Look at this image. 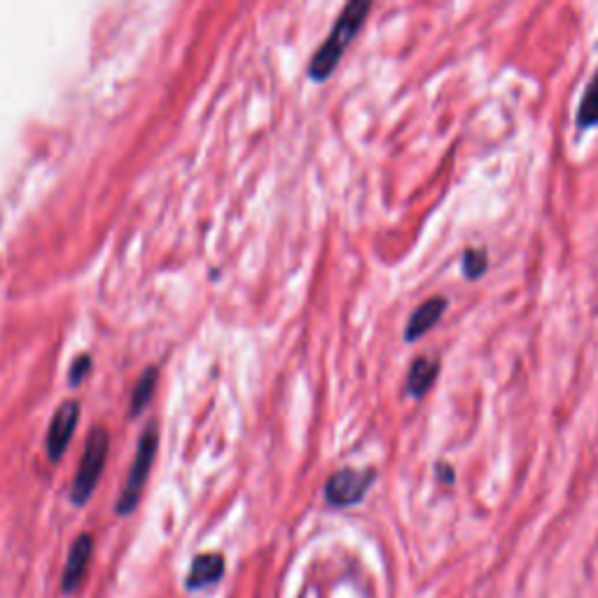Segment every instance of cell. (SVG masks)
I'll return each mask as SVG.
<instances>
[{"label":"cell","instance_id":"cell-1","mask_svg":"<svg viewBox=\"0 0 598 598\" xmlns=\"http://www.w3.org/2000/svg\"><path fill=\"white\" fill-rule=\"evenodd\" d=\"M370 10H372L370 0H353V3H349L339 12L330 35L318 47V52L314 54V59L309 64L312 80L320 82V80H328L332 76V70L341 61V54L347 52V47L351 45V41L356 38L362 24H365Z\"/></svg>","mask_w":598,"mask_h":598},{"label":"cell","instance_id":"cell-2","mask_svg":"<svg viewBox=\"0 0 598 598\" xmlns=\"http://www.w3.org/2000/svg\"><path fill=\"white\" fill-rule=\"evenodd\" d=\"M108 449H111V435H108L103 426H94L92 430H89L84 454L80 459L76 479H72V486H70L72 505H84L97 492L105 461H108Z\"/></svg>","mask_w":598,"mask_h":598},{"label":"cell","instance_id":"cell-3","mask_svg":"<svg viewBox=\"0 0 598 598\" xmlns=\"http://www.w3.org/2000/svg\"><path fill=\"white\" fill-rule=\"evenodd\" d=\"M157 447H159V432H157V426L150 424L140 435L136 456H134V463L129 470V477H126V482L122 486V494L115 505V512L120 517L132 515L138 507L145 482H148V477H150V470H153V463L157 456Z\"/></svg>","mask_w":598,"mask_h":598},{"label":"cell","instance_id":"cell-4","mask_svg":"<svg viewBox=\"0 0 598 598\" xmlns=\"http://www.w3.org/2000/svg\"><path fill=\"white\" fill-rule=\"evenodd\" d=\"M374 479H376L374 470L343 467L325 484V500L332 507H351L365 498Z\"/></svg>","mask_w":598,"mask_h":598},{"label":"cell","instance_id":"cell-5","mask_svg":"<svg viewBox=\"0 0 598 598\" xmlns=\"http://www.w3.org/2000/svg\"><path fill=\"white\" fill-rule=\"evenodd\" d=\"M78 419H80L78 400H66L64 405H59L57 411H54L49 430H47V440H45V451L52 463H57L66 454V449L72 440V432H76Z\"/></svg>","mask_w":598,"mask_h":598},{"label":"cell","instance_id":"cell-6","mask_svg":"<svg viewBox=\"0 0 598 598\" xmlns=\"http://www.w3.org/2000/svg\"><path fill=\"white\" fill-rule=\"evenodd\" d=\"M92 554H94V538L89 533H80L76 538V542L70 545L66 566H64V575H61V591L64 594H72L82 585L87 568H89V564H92Z\"/></svg>","mask_w":598,"mask_h":598},{"label":"cell","instance_id":"cell-7","mask_svg":"<svg viewBox=\"0 0 598 598\" xmlns=\"http://www.w3.org/2000/svg\"><path fill=\"white\" fill-rule=\"evenodd\" d=\"M223 575H225V556L223 554H217V552L199 554L192 561L190 575L185 579V587L190 591L206 589V587H213V585L221 583Z\"/></svg>","mask_w":598,"mask_h":598},{"label":"cell","instance_id":"cell-8","mask_svg":"<svg viewBox=\"0 0 598 598\" xmlns=\"http://www.w3.org/2000/svg\"><path fill=\"white\" fill-rule=\"evenodd\" d=\"M447 306L449 302L438 295V297H430L426 300L421 306H416V312L409 316L407 320V328H405V339L407 341H416V339H421L428 330H432L435 325L440 323L442 314L447 312Z\"/></svg>","mask_w":598,"mask_h":598},{"label":"cell","instance_id":"cell-9","mask_svg":"<svg viewBox=\"0 0 598 598\" xmlns=\"http://www.w3.org/2000/svg\"><path fill=\"white\" fill-rule=\"evenodd\" d=\"M440 374V360L421 356L411 362L407 374V393L414 397H424Z\"/></svg>","mask_w":598,"mask_h":598},{"label":"cell","instance_id":"cell-10","mask_svg":"<svg viewBox=\"0 0 598 598\" xmlns=\"http://www.w3.org/2000/svg\"><path fill=\"white\" fill-rule=\"evenodd\" d=\"M598 124V70L585 89V97L577 108V129H591Z\"/></svg>","mask_w":598,"mask_h":598},{"label":"cell","instance_id":"cell-11","mask_svg":"<svg viewBox=\"0 0 598 598\" xmlns=\"http://www.w3.org/2000/svg\"><path fill=\"white\" fill-rule=\"evenodd\" d=\"M155 386H157V368H148L134 386V395H132V416L140 414L145 407H148L150 397L155 393Z\"/></svg>","mask_w":598,"mask_h":598},{"label":"cell","instance_id":"cell-12","mask_svg":"<svg viewBox=\"0 0 598 598\" xmlns=\"http://www.w3.org/2000/svg\"><path fill=\"white\" fill-rule=\"evenodd\" d=\"M488 267V258H486V250L482 248H467L463 252V274L467 279H479L484 271Z\"/></svg>","mask_w":598,"mask_h":598},{"label":"cell","instance_id":"cell-13","mask_svg":"<svg viewBox=\"0 0 598 598\" xmlns=\"http://www.w3.org/2000/svg\"><path fill=\"white\" fill-rule=\"evenodd\" d=\"M89 372H92V356L82 353L70 365V386H80Z\"/></svg>","mask_w":598,"mask_h":598},{"label":"cell","instance_id":"cell-14","mask_svg":"<svg viewBox=\"0 0 598 598\" xmlns=\"http://www.w3.org/2000/svg\"><path fill=\"white\" fill-rule=\"evenodd\" d=\"M440 475L444 482H454V470H451V465H440Z\"/></svg>","mask_w":598,"mask_h":598}]
</instances>
